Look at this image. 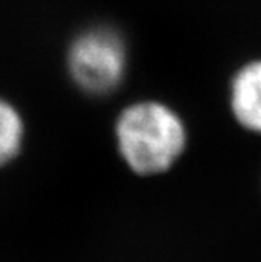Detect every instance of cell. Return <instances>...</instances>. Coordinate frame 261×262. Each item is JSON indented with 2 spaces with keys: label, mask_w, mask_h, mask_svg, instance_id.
Returning <instances> with one entry per match:
<instances>
[{
  "label": "cell",
  "mask_w": 261,
  "mask_h": 262,
  "mask_svg": "<svg viewBox=\"0 0 261 262\" xmlns=\"http://www.w3.org/2000/svg\"><path fill=\"white\" fill-rule=\"evenodd\" d=\"M115 141L131 171L154 176L180 159L187 146V129L173 108L148 100L122 110L115 122Z\"/></svg>",
  "instance_id": "obj_1"
},
{
  "label": "cell",
  "mask_w": 261,
  "mask_h": 262,
  "mask_svg": "<svg viewBox=\"0 0 261 262\" xmlns=\"http://www.w3.org/2000/svg\"><path fill=\"white\" fill-rule=\"evenodd\" d=\"M127 49L122 37L109 27H93L71 42L68 70L83 92L104 95L124 80Z\"/></svg>",
  "instance_id": "obj_2"
},
{
  "label": "cell",
  "mask_w": 261,
  "mask_h": 262,
  "mask_svg": "<svg viewBox=\"0 0 261 262\" xmlns=\"http://www.w3.org/2000/svg\"><path fill=\"white\" fill-rule=\"evenodd\" d=\"M229 103L243 129L261 134V59L244 64L234 75Z\"/></svg>",
  "instance_id": "obj_3"
},
{
  "label": "cell",
  "mask_w": 261,
  "mask_h": 262,
  "mask_svg": "<svg viewBox=\"0 0 261 262\" xmlns=\"http://www.w3.org/2000/svg\"><path fill=\"white\" fill-rule=\"evenodd\" d=\"M24 122L17 108L0 98V166L10 163L21 152Z\"/></svg>",
  "instance_id": "obj_4"
}]
</instances>
